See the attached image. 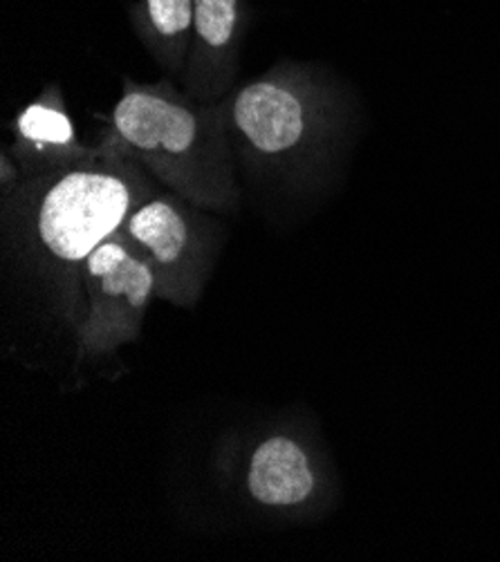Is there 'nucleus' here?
I'll list each match as a JSON object with an SVG mask.
<instances>
[{
  "mask_svg": "<svg viewBox=\"0 0 500 562\" xmlns=\"http://www.w3.org/2000/svg\"><path fill=\"white\" fill-rule=\"evenodd\" d=\"M162 189L135 159L101 148L95 159L23 180L3 202L8 251L77 329L84 318V262Z\"/></svg>",
  "mask_w": 500,
  "mask_h": 562,
  "instance_id": "obj_1",
  "label": "nucleus"
},
{
  "mask_svg": "<svg viewBox=\"0 0 500 562\" xmlns=\"http://www.w3.org/2000/svg\"><path fill=\"white\" fill-rule=\"evenodd\" d=\"M97 146L135 159L164 187L211 213H234L241 191L222 101L202 103L171 81L122 79Z\"/></svg>",
  "mask_w": 500,
  "mask_h": 562,
  "instance_id": "obj_2",
  "label": "nucleus"
},
{
  "mask_svg": "<svg viewBox=\"0 0 500 562\" xmlns=\"http://www.w3.org/2000/svg\"><path fill=\"white\" fill-rule=\"evenodd\" d=\"M337 94L310 66L281 61L234 88L222 112L234 159L265 182L301 184L337 128Z\"/></svg>",
  "mask_w": 500,
  "mask_h": 562,
  "instance_id": "obj_3",
  "label": "nucleus"
},
{
  "mask_svg": "<svg viewBox=\"0 0 500 562\" xmlns=\"http://www.w3.org/2000/svg\"><path fill=\"white\" fill-rule=\"evenodd\" d=\"M230 471L243 497L276 518L299 520L321 514L337 495L332 464L319 437L301 422L265 426L232 448Z\"/></svg>",
  "mask_w": 500,
  "mask_h": 562,
  "instance_id": "obj_4",
  "label": "nucleus"
},
{
  "mask_svg": "<svg viewBox=\"0 0 500 562\" xmlns=\"http://www.w3.org/2000/svg\"><path fill=\"white\" fill-rule=\"evenodd\" d=\"M209 213L162 189L124 222L122 234L155 271L159 301L178 307L198 305L222 245V227Z\"/></svg>",
  "mask_w": 500,
  "mask_h": 562,
  "instance_id": "obj_5",
  "label": "nucleus"
},
{
  "mask_svg": "<svg viewBox=\"0 0 500 562\" xmlns=\"http://www.w3.org/2000/svg\"><path fill=\"white\" fill-rule=\"evenodd\" d=\"M84 318L77 327V363L115 355L142 336L157 299V278L146 256L120 232L101 243L81 267Z\"/></svg>",
  "mask_w": 500,
  "mask_h": 562,
  "instance_id": "obj_6",
  "label": "nucleus"
},
{
  "mask_svg": "<svg viewBox=\"0 0 500 562\" xmlns=\"http://www.w3.org/2000/svg\"><path fill=\"white\" fill-rule=\"evenodd\" d=\"M245 30V0H193L185 92L215 103L234 90Z\"/></svg>",
  "mask_w": 500,
  "mask_h": 562,
  "instance_id": "obj_7",
  "label": "nucleus"
},
{
  "mask_svg": "<svg viewBox=\"0 0 500 562\" xmlns=\"http://www.w3.org/2000/svg\"><path fill=\"white\" fill-rule=\"evenodd\" d=\"M14 144L10 153L19 164L23 180L38 178L59 168L95 159L101 148L77 137L68 103L57 83H49L27 103L14 122Z\"/></svg>",
  "mask_w": 500,
  "mask_h": 562,
  "instance_id": "obj_8",
  "label": "nucleus"
},
{
  "mask_svg": "<svg viewBox=\"0 0 500 562\" xmlns=\"http://www.w3.org/2000/svg\"><path fill=\"white\" fill-rule=\"evenodd\" d=\"M137 38L176 79L185 77L193 27V0H140L131 12Z\"/></svg>",
  "mask_w": 500,
  "mask_h": 562,
  "instance_id": "obj_9",
  "label": "nucleus"
},
{
  "mask_svg": "<svg viewBox=\"0 0 500 562\" xmlns=\"http://www.w3.org/2000/svg\"><path fill=\"white\" fill-rule=\"evenodd\" d=\"M10 148H3L0 153V200H8L16 193V189L23 184V173L14 157H10Z\"/></svg>",
  "mask_w": 500,
  "mask_h": 562,
  "instance_id": "obj_10",
  "label": "nucleus"
}]
</instances>
